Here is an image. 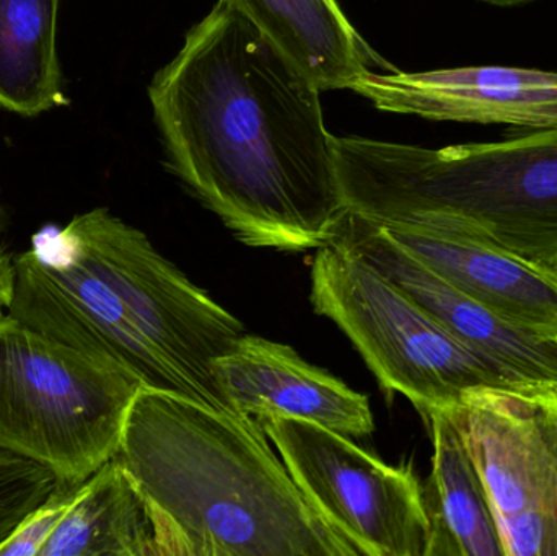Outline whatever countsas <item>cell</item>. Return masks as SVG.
Segmentation results:
<instances>
[{
  "label": "cell",
  "instance_id": "12",
  "mask_svg": "<svg viewBox=\"0 0 557 556\" xmlns=\"http://www.w3.org/2000/svg\"><path fill=\"white\" fill-rule=\"evenodd\" d=\"M373 224L455 289L497 316L540 332L557 333L555 274L454 232L408 222Z\"/></svg>",
  "mask_w": 557,
  "mask_h": 556
},
{
  "label": "cell",
  "instance_id": "10",
  "mask_svg": "<svg viewBox=\"0 0 557 556\" xmlns=\"http://www.w3.org/2000/svg\"><path fill=\"white\" fill-rule=\"evenodd\" d=\"M376 110L431 121L556 129L557 72L507 65L369 72L350 87Z\"/></svg>",
  "mask_w": 557,
  "mask_h": 556
},
{
  "label": "cell",
  "instance_id": "14",
  "mask_svg": "<svg viewBox=\"0 0 557 556\" xmlns=\"http://www.w3.org/2000/svg\"><path fill=\"white\" fill-rule=\"evenodd\" d=\"M321 91L350 90L369 72L395 71L337 0H234Z\"/></svg>",
  "mask_w": 557,
  "mask_h": 556
},
{
  "label": "cell",
  "instance_id": "9",
  "mask_svg": "<svg viewBox=\"0 0 557 556\" xmlns=\"http://www.w3.org/2000/svg\"><path fill=\"white\" fill-rule=\"evenodd\" d=\"M330 244L369 261L455 338L522 384L557 385V333L510 322L455 289L380 225L347 211Z\"/></svg>",
  "mask_w": 557,
  "mask_h": 556
},
{
  "label": "cell",
  "instance_id": "3",
  "mask_svg": "<svg viewBox=\"0 0 557 556\" xmlns=\"http://www.w3.org/2000/svg\"><path fill=\"white\" fill-rule=\"evenodd\" d=\"M116 459L182 556H359L311 508L248 415L140 387Z\"/></svg>",
  "mask_w": 557,
  "mask_h": 556
},
{
  "label": "cell",
  "instance_id": "5",
  "mask_svg": "<svg viewBox=\"0 0 557 556\" xmlns=\"http://www.w3.org/2000/svg\"><path fill=\"white\" fill-rule=\"evenodd\" d=\"M139 379L13 317L0 322V450L82 483L116 457Z\"/></svg>",
  "mask_w": 557,
  "mask_h": 556
},
{
  "label": "cell",
  "instance_id": "13",
  "mask_svg": "<svg viewBox=\"0 0 557 556\" xmlns=\"http://www.w3.org/2000/svg\"><path fill=\"white\" fill-rule=\"evenodd\" d=\"M39 556H182V548L114 457L81 483Z\"/></svg>",
  "mask_w": 557,
  "mask_h": 556
},
{
  "label": "cell",
  "instance_id": "16",
  "mask_svg": "<svg viewBox=\"0 0 557 556\" xmlns=\"http://www.w3.org/2000/svg\"><path fill=\"white\" fill-rule=\"evenodd\" d=\"M61 0H0V107L22 116L67 107L55 33Z\"/></svg>",
  "mask_w": 557,
  "mask_h": 556
},
{
  "label": "cell",
  "instance_id": "6",
  "mask_svg": "<svg viewBox=\"0 0 557 556\" xmlns=\"http://www.w3.org/2000/svg\"><path fill=\"white\" fill-rule=\"evenodd\" d=\"M310 300L336 323L385 391L422 417L450 411L483 388L525 385L455 338L369 261L337 244L311 263Z\"/></svg>",
  "mask_w": 557,
  "mask_h": 556
},
{
  "label": "cell",
  "instance_id": "15",
  "mask_svg": "<svg viewBox=\"0 0 557 556\" xmlns=\"http://www.w3.org/2000/svg\"><path fill=\"white\" fill-rule=\"evenodd\" d=\"M432 473L422 485L428 511L425 556H506L496 519L463 434L448 411H431Z\"/></svg>",
  "mask_w": 557,
  "mask_h": 556
},
{
  "label": "cell",
  "instance_id": "20",
  "mask_svg": "<svg viewBox=\"0 0 557 556\" xmlns=\"http://www.w3.org/2000/svg\"><path fill=\"white\" fill-rule=\"evenodd\" d=\"M478 2L500 7V9H516V7L529 5V3L536 2V0H478Z\"/></svg>",
  "mask_w": 557,
  "mask_h": 556
},
{
  "label": "cell",
  "instance_id": "7",
  "mask_svg": "<svg viewBox=\"0 0 557 556\" xmlns=\"http://www.w3.org/2000/svg\"><path fill=\"white\" fill-rule=\"evenodd\" d=\"M311 508L362 556H425L424 493L411 466H388L349 436L292 418H255Z\"/></svg>",
  "mask_w": 557,
  "mask_h": 556
},
{
  "label": "cell",
  "instance_id": "2",
  "mask_svg": "<svg viewBox=\"0 0 557 556\" xmlns=\"http://www.w3.org/2000/svg\"><path fill=\"white\" fill-rule=\"evenodd\" d=\"M15 268L10 317L144 387L228 410L212 365L247 330L143 231L91 209L39 228Z\"/></svg>",
  "mask_w": 557,
  "mask_h": 556
},
{
  "label": "cell",
  "instance_id": "18",
  "mask_svg": "<svg viewBox=\"0 0 557 556\" xmlns=\"http://www.w3.org/2000/svg\"><path fill=\"white\" fill-rule=\"evenodd\" d=\"M78 489L81 483H55L48 498L29 511L0 544V556H39L77 498Z\"/></svg>",
  "mask_w": 557,
  "mask_h": 556
},
{
  "label": "cell",
  "instance_id": "8",
  "mask_svg": "<svg viewBox=\"0 0 557 556\" xmlns=\"http://www.w3.org/2000/svg\"><path fill=\"white\" fill-rule=\"evenodd\" d=\"M506 556H557V385L483 388L448 411Z\"/></svg>",
  "mask_w": 557,
  "mask_h": 556
},
{
  "label": "cell",
  "instance_id": "17",
  "mask_svg": "<svg viewBox=\"0 0 557 556\" xmlns=\"http://www.w3.org/2000/svg\"><path fill=\"white\" fill-rule=\"evenodd\" d=\"M54 473L25 457L0 450V544L54 490Z\"/></svg>",
  "mask_w": 557,
  "mask_h": 556
},
{
  "label": "cell",
  "instance_id": "1",
  "mask_svg": "<svg viewBox=\"0 0 557 556\" xmlns=\"http://www.w3.org/2000/svg\"><path fill=\"white\" fill-rule=\"evenodd\" d=\"M323 91L218 0L149 85L166 166L240 244L320 250L347 214Z\"/></svg>",
  "mask_w": 557,
  "mask_h": 556
},
{
  "label": "cell",
  "instance_id": "11",
  "mask_svg": "<svg viewBox=\"0 0 557 556\" xmlns=\"http://www.w3.org/2000/svg\"><path fill=\"white\" fill-rule=\"evenodd\" d=\"M212 374L225 404L237 413L308 421L349 437L375 430L367 395L282 343L245 333L215 359Z\"/></svg>",
  "mask_w": 557,
  "mask_h": 556
},
{
  "label": "cell",
  "instance_id": "4",
  "mask_svg": "<svg viewBox=\"0 0 557 556\" xmlns=\"http://www.w3.org/2000/svg\"><path fill=\"white\" fill-rule=\"evenodd\" d=\"M347 211L473 238L557 276V127L429 149L334 139Z\"/></svg>",
  "mask_w": 557,
  "mask_h": 556
},
{
  "label": "cell",
  "instance_id": "19",
  "mask_svg": "<svg viewBox=\"0 0 557 556\" xmlns=\"http://www.w3.org/2000/svg\"><path fill=\"white\" fill-rule=\"evenodd\" d=\"M16 268L15 258L0 248V322L10 313L15 297Z\"/></svg>",
  "mask_w": 557,
  "mask_h": 556
}]
</instances>
